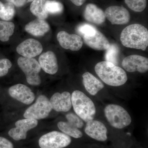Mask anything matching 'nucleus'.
<instances>
[{
    "label": "nucleus",
    "instance_id": "nucleus-14",
    "mask_svg": "<svg viewBox=\"0 0 148 148\" xmlns=\"http://www.w3.org/2000/svg\"><path fill=\"white\" fill-rule=\"evenodd\" d=\"M84 131L94 140L104 142L108 139V130L102 122L93 119L87 122Z\"/></svg>",
    "mask_w": 148,
    "mask_h": 148
},
{
    "label": "nucleus",
    "instance_id": "nucleus-1",
    "mask_svg": "<svg viewBox=\"0 0 148 148\" xmlns=\"http://www.w3.org/2000/svg\"><path fill=\"white\" fill-rule=\"evenodd\" d=\"M120 38L125 47L145 51L148 46V29L142 24H131L123 30Z\"/></svg>",
    "mask_w": 148,
    "mask_h": 148
},
{
    "label": "nucleus",
    "instance_id": "nucleus-13",
    "mask_svg": "<svg viewBox=\"0 0 148 148\" xmlns=\"http://www.w3.org/2000/svg\"><path fill=\"white\" fill-rule=\"evenodd\" d=\"M8 92L11 97L26 105L31 104L35 98L32 90L24 84L14 85L10 88Z\"/></svg>",
    "mask_w": 148,
    "mask_h": 148
},
{
    "label": "nucleus",
    "instance_id": "nucleus-31",
    "mask_svg": "<svg viewBox=\"0 0 148 148\" xmlns=\"http://www.w3.org/2000/svg\"><path fill=\"white\" fill-rule=\"evenodd\" d=\"M0 148H14L11 142L6 138L0 137Z\"/></svg>",
    "mask_w": 148,
    "mask_h": 148
},
{
    "label": "nucleus",
    "instance_id": "nucleus-24",
    "mask_svg": "<svg viewBox=\"0 0 148 148\" xmlns=\"http://www.w3.org/2000/svg\"><path fill=\"white\" fill-rule=\"evenodd\" d=\"M15 12L13 4L10 2L3 4L0 1V18L5 21L10 20L13 18Z\"/></svg>",
    "mask_w": 148,
    "mask_h": 148
},
{
    "label": "nucleus",
    "instance_id": "nucleus-3",
    "mask_svg": "<svg viewBox=\"0 0 148 148\" xmlns=\"http://www.w3.org/2000/svg\"><path fill=\"white\" fill-rule=\"evenodd\" d=\"M72 106L77 115L87 122L94 119L96 108L92 100L82 91L75 90L71 95Z\"/></svg>",
    "mask_w": 148,
    "mask_h": 148
},
{
    "label": "nucleus",
    "instance_id": "nucleus-22",
    "mask_svg": "<svg viewBox=\"0 0 148 148\" xmlns=\"http://www.w3.org/2000/svg\"><path fill=\"white\" fill-rule=\"evenodd\" d=\"M57 125L63 133L69 136L75 138H79L82 137L83 134L81 131L68 122H59Z\"/></svg>",
    "mask_w": 148,
    "mask_h": 148
},
{
    "label": "nucleus",
    "instance_id": "nucleus-8",
    "mask_svg": "<svg viewBox=\"0 0 148 148\" xmlns=\"http://www.w3.org/2000/svg\"><path fill=\"white\" fill-rule=\"evenodd\" d=\"M122 66L129 73L138 72L144 73L148 71V59L142 56L131 55L123 58Z\"/></svg>",
    "mask_w": 148,
    "mask_h": 148
},
{
    "label": "nucleus",
    "instance_id": "nucleus-28",
    "mask_svg": "<svg viewBox=\"0 0 148 148\" xmlns=\"http://www.w3.org/2000/svg\"><path fill=\"white\" fill-rule=\"evenodd\" d=\"M76 31L82 37H88L95 35L97 29L90 24H83L77 27Z\"/></svg>",
    "mask_w": 148,
    "mask_h": 148
},
{
    "label": "nucleus",
    "instance_id": "nucleus-23",
    "mask_svg": "<svg viewBox=\"0 0 148 148\" xmlns=\"http://www.w3.org/2000/svg\"><path fill=\"white\" fill-rule=\"evenodd\" d=\"M14 27L12 22L0 21V40L8 41L13 34Z\"/></svg>",
    "mask_w": 148,
    "mask_h": 148
},
{
    "label": "nucleus",
    "instance_id": "nucleus-32",
    "mask_svg": "<svg viewBox=\"0 0 148 148\" xmlns=\"http://www.w3.org/2000/svg\"><path fill=\"white\" fill-rule=\"evenodd\" d=\"M8 2L12 3L17 7L24 6L27 3V0H6Z\"/></svg>",
    "mask_w": 148,
    "mask_h": 148
},
{
    "label": "nucleus",
    "instance_id": "nucleus-4",
    "mask_svg": "<svg viewBox=\"0 0 148 148\" xmlns=\"http://www.w3.org/2000/svg\"><path fill=\"white\" fill-rule=\"evenodd\" d=\"M104 114L109 123L117 129H121L127 127L132 122L128 112L119 105H108L104 109Z\"/></svg>",
    "mask_w": 148,
    "mask_h": 148
},
{
    "label": "nucleus",
    "instance_id": "nucleus-11",
    "mask_svg": "<svg viewBox=\"0 0 148 148\" xmlns=\"http://www.w3.org/2000/svg\"><path fill=\"white\" fill-rule=\"evenodd\" d=\"M57 38L61 47L73 51H78L82 48L84 42L81 37L75 34H69L61 31L57 35Z\"/></svg>",
    "mask_w": 148,
    "mask_h": 148
},
{
    "label": "nucleus",
    "instance_id": "nucleus-9",
    "mask_svg": "<svg viewBox=\"0 0 148 148\" xmlns=\"http://www.w3.org/2000/svg\"><path fill=\"white\" fill-rule=\"evenodd\" d=\"M104 12L106 18L113 25H124L130 21L129 12L123 6H111L106 9Z\"/></svg>",
    "mask_w": 148,
    "mask_h": 148
},
{
    "label": "nucleus",
    "instance_id": "nucleus-15",
    "mask_svg": "<svg viewBox=\"0 0 148 148\" xmlns=\"http://www.w3.org/2000/svg\"><path fill=\"white\" fill-rule=\"evenodd\" d=\"M49 101L52 109L56 112H67L72 108L71 95L67 91L56 92Z\"/></svg>",
    "mask_w": 148,
    "mask_h": 148
},
{
    "label": "nucleus",
    "instance_id": "nucleus-21",
    "mask_svg": "<svg viewBox=\"0 0 148 148\" xmlns=\"http://www.w3.org/2000/svg\"><path fill=\"white\" fill-rule=\"evenodd\" d=\"M47 0H34L30 5V10L32 14L40 19L47 18L48 13L45 8Z\"/></svg>",
    "mask_w": 148,
    "mask_h": 148
},
{
    "label": "nucleus",
    "instance_id": "nucleus-16",
    "mask_svg": "<svg viewBox=\"0 0 148 148\" xmlns=\"http://www.w3.org/2000/svg\"><path fill=\"white\" fill-rule=\"evenodd\" d=\"M84 16L86 21L96 25L103 24L106 18L103 10L93 3H89L86 5Z\"/></svg>",
    "mask_w": 148,
    "mask_h": 148
},
{
    "label": "nucleus",
    "instance_id": "nucleus-34",
    "mask_svg": "<svg viewBox=\"0 0 148 148\" xmlns=\"http://www.w3.org/2000/svg\"><path fill=\"white\" fill-rule=\"evenodd\" d=\"M33 1H34V0H28V1L29 2H30Z\"/></svg>",
    "mask_w": 148,
    "mask_h": 148
},
{
    "label": "nucleus",
    "instance_id": "nucleus-27",
    "mask_svg": "<svg viewBox=\"0 0 148 148\" xmlns=\"http://www.w3.org/2000/svg\"><path fill=\"white\" fill-rule=\"evenodd\" d=\"M127 6L135 12H142L146 8L147 0H125Z\"/></svg>",
    "mask_w": 148,
    "mask_h": 148
},
{
    "label": "nucleus",
    "instance_id": "nucleus-17",
    "mask_svg": "<svg viewBox=\"0 0 148 148\" xmlns=\"http://www.w3.org/2000/svg\"><path fill=\"white\" fill-rule=\"evenodd\" d=\"M82 38L85 43L94 50L106 51L110 45L106 36L98 30L95 34L92 36Z\"/></svg>",
    "mask_w": 148,
    "mask_h": 148
},
{
    "label": "nucleus",
    "instance_id": "nucleus-20",
    "mask_svg": "<svg viewBox=\"0 0 148 148\" xmlns=\"http://www.w3.org/2000/svg\"><path fill=\"white\" fill-rule=\"evenodd\" d=\"M25 30L35 36H44L50 30L49 25L43 19L37 18L26 25Z\"/></svg>",
    "mask_w": 148,
    "mask_h": 148
},
{
    "label": "nucleus",
    "instance_id": "nucleus-10",
    "mask_svg": "<svg viewBox=\"0 0 148 148\" xmlns=\"http://www.w3.org/2000/svg\"><path fill=\"white\" fill-rule=\"evenodd\" d=\"M38 124L37 120L32 119L20 120L15 123L16 127L9 130L8 135L16 141L24 140L27 138V132L36 127Z\"/></svg>",
    "mask_w": 148,
    "mask_h": 148
},
{
    "label": "nucleus",
    "instance_id": "nucleus-29",
    "mask_svg": "<svg viewBox=\"0 0 148 148\" xmlns=\"http://www.w3.org/2000/svg\"><path fill=\"white\" fill-rule=\"evenodd\" d=\"M68 122L77 128H82L84 125L83 121L76 114L69 113L66 115Z\"/></svg>",
    "mask_w": 148,
    "mask_h": 148
},
{
    "label": "nucleus",
    "instance_id": "nucleus-12",
    "mask_svg": "<svg viewBox=\"0 0 148 148\" xmlns=\"http://www.w3.org/2000/svg\"><path fill=\"white\" fill-rule=\"evenodd\" d=\"M16 51L18 54L27 58H33L42 52V46L41 43L34 39H28L17 47Z\"/></svg>",
    "mask_w": 148,
    "mask_h": 148
},
{
    "label": "nucleus",
    "instance_id": "nucleus-19",
    "mask_svg": "<svg viewBox=\"0 0 148 148\" xmlns=\"http://www.w3.org/2000/svg\"><path fill=\"white\" fill-rule=\"evenodd\" d=\"M82 78L85 88L90 95H95L104 87L103 83L89 72L83 74Z\"/></svg>",
    "mask_w": 148,
    "mask_h": 148
},
{
    "label": "nucleus",
    "instance_id": "nucleus-26",
    "mask_svg": "<svg viewBox=\"0 0 148 148\" xmlns=\"http://www.w3.org/2000/svg\"><path fill=\"white\" fill-rule=\"evenodd\" d=\"M119 52V48L117 46L113 44L110 45L108 49L106 50L105 55L106 61H108L116 65Z\"/></svg>",
    "mask_w": 148,
    "mask_h": 148
},
{
    "label": "nucleus",
    "instance_id": "nucleus-33",
    "mask_svg": "<svg viewBox=\"0 0 148 148\" xmlns=\"http://www.w3.org/2000/svg\"><path fill=\"white\" fill-rule=\"evenodd\" d=\"M70 1L75 5L77 6H80L86 1V0H70Z\"/></svg>",
    "mask_w": 148,
    "mask_h": 148
},
{
    "label": "nucleus",
    "instance_id": "nucleus-2",
    "mask_svg": "<svg viewBox=\"0 0 148 148\" xmlns=\"http://www.w3.org/2000/svg\"><path fill=\"white\" fill-rule=\"evenodd\" d=\"M95 71L103 82L110 86H121L127 80L125 71L108 61H101L97 63L95 66Z\"/></svg>",
    "mask_w": 148,
    "mask_h": 148
},
{
    "label": "nucleus",
    "instance_id": "nucleus-7",
    "mask_svg": "<svg viewBox=\"0 0 148 148\" xmlns=\"http://www.w3.org/2000/svg\"><path fill=\"white\" fill-rule=\"evenodd\" d=\"M71 143V139L69 135L54 131L42 135L39 140V145L41 148H64Z\"/></svg>",
    "mask_w": 148,
    "mask_h": 148
},
{
    "label": "nucleus",
    "instance_id": "nucleus-18",
    "mask_svg": "<svg viewBox=\"0 0 148 148\" xmlns=\"http://www.w3.org/2000/svg\"><path fill=\"white\" fill-rule=\"evenodd\" d=\"M39 64L41 68L48 74L54 75L58 71V66L57 58L55 53L52 51H48L40 56Z\"/></svg>",
    "mask_w": 148,
    "mask_h": 148
},
{
    "label": "nucleus",
    "instance_id": "nucleus-30",
    "mask_svg": "<svg viewBox=\"0 0 148 148\" xmlns=\"http://www.w3.org/2000/svg\"><path fill=\"white\" fill-rule=\"evenodd\" d=\"M11 62L7 58L0 60V77L5 75L8 73L9 69L12 67Z\"/></svg>",
    "mask_w": 148,
    "mask_h": 148
},
{
    "label": "nucleus",
    "instance_id": "nucleus-25",
    "mask_svg": "<svg viewBox=\"0 0 148 148\" xmlns=\"http://www.w3.org/2000/svg\"><path fill=\"white\" fill-rule=\"evenodd\" d=\"M45 8L48 13L59 14L63 12L64 7L63 5L59 2L47 1L45 3Z\"/></svg>",
    "mask_w": 148,
    "mask_h": 148
},
{
    "label": "nucleus",
    "instance_id": "nucleus-6",
    "mask_svg": "<svg viewBox=\"0 0 148 148\" xmlns=\"http://www.w3.org/2000/svg\"><path fill=\"white\" fill-rule=\"evenodd\" d=\"M52 110L50 101L44 95H40L36 102L25 111L24 116L26 119L36 120L47 117Z\"/></svg>",
    "mask_w": 148,
    "mask_h": 148
},
{
    "label": "nucleus",
    "instance_id": "nucleus-5",
    "mask_svg": "<svg viewBox=\"0 0 148 148\" xmlns=\"http://www.w3.org/2000/svg\"><path fill=\"white\" fill-rule=\"evenodd\" d=\"M17 63L25 74L27 82L29 84L38 86L40 84L41 79L39 73L41 68L36 59L20 57L18 59Z\"/></svg>",
    "mask_w": 148,
    "mask_h": 148
}]
</instances>
